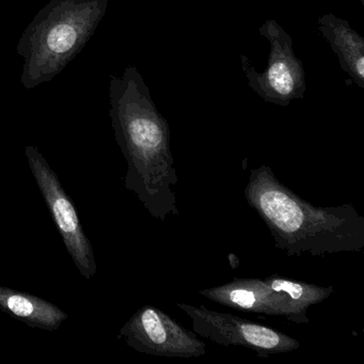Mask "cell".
Listing matches in <instances>:
<instances>
[{"label": "cell", "instance_id": "6da1fadb", "mask_svg": "<svg viewBox=\"0 0 364 364\" xmlns=\"http://www.w3.org/2000/svg\"><path fill=\"white\" fill-rule=\"evenodd\" d=\"M110 117L117 144L127 163L124 184L157 220L178 216V184L168 121L135 67L110 80Z\"/></svg>", "mask_w": 364, "mask_h": 364}, {"label": "cell", "instance_id": "7a4b0ae2", "mask_svg": "<svg viewBox=\"0 0 364 364\" xmlns=\"http://www.w3.org/2000/svg\"><path fill=\"white\" fill-rule=\"evenodd\" d=\"M244 195L269 230L276 248L287 257H323L364 248V217L353 204L313 205L282 184L269 166L251 170Z\"/></svg>", "mask_w": 364, "mask_h": 364}, {"label": "cell", "instance_id": "3957f363", "mask_svg": "<svg viewBox=\"0 0 364 364\" xmlns=\"http://www.w3.org/2000/svg\"><path fill=\"white\" fill-rule=\"evenodd\" d=\"M107 7L108 0H50L18 41L25 88L50 82L63 71L86 46Z\"/></svg>", "mask_w": 364, "mask_h": 364}, {"label": "cell", "instance_id": "277c9868", "mask_svg": "<svg viewBox=\"0 0 364 364\" xmlns=\"http://www.w3.org/2000/svg\"><path fill=\"white\" fill-rule=\"evenodd\" d=\"M198 293L228 308L284 317L295 323H309V309L328 299L334 293V287L274 274L264 279L234 278L231 282L208 287Z\"/></svg>", "mask_w": 364, "mask_h": 364}, {"label": "cell", "instance_id": "5b68a950", "mask_svg": "<svg viewBox=\"0 0 364 364\" xmlns=\"http://www.w3.org/2000/svg\"><path fill=\"white\" fill-rule=\"evenodd\" d=\"M259 33L270 46L265 71L257 72L248 57L242 55V69L249 87L266 103L287 107L293 100H302L306 93V72L296 57L291 36L274 20H267Z\"/></svg>", "mask_w": 364, "mask_h": 364}, {"label": "cell", "instance_id": "8992f818", "mask_svg": "<svg viewBox=\"0 0 364 364\" xmlns=\"http://www.w3.org/2000/svg\"><path fill=\"white\" fill-rule=\"evenodd\" d=\"M176 306L191 318L197 336L221 346L250 349L259 358L291 353L300 347L299 341L293 336L237 315L210 310L203 304L178 302Z\"/></svg>", "mask_w": 364, "mask_h": 364}, {"label": "cell", "instance_id": "52a82bcc", "mask_svg": "<svg viewBox=\"0 0 364 364\" xmlns=\"http://www.w3.org/2000/svg\"><path fill=\"white\" fill-rule=\"evenodd\" d=\"M25 153L33 178L70 257L84 278H92L97 270L95 252L88 236L82 229L75 206L63 189L56 172L38 148L28 146Z\"/></svg>", "mask_w": 364, "mask_h": 364}, {"label": "cell", "instance_id": "ba28073f", "mask_svg": "<svg viewBox=\"0 0 364 364\" xmlns=\"http://www.w3.org/2000/svg\"><path fill=\"white\" fill-rule=\"evenodd\" d=\"M118 336L138 353L156 357L188 359L206 353L205 343L195 332L152 304L134 313Z\"/></svg>", "mask_w": 364, "mask_h": 364}, {"label": "cell", "instance_id": "9c48e42d", "mask_svg": "<svg viewBox=\"0 0 364 364\" xmlns=\"http://www.w3.org/2000/svg\"><path fill=\"white\" fill-rule=\"evenodd\" d=\"M318 31L338 57L341 69L360 88H364V38L351 28L347 21L332 14L317 21Z\"/></svg>", "mask_w": 364, "mask_h": 364}, {"label": "cell", "instance_id": "30bf717a", "mask_svg": "<svg viewBox=\"0 0 364 364\" xmlns=\"http://www.w3.org/2000/svg\"><path fill=\"white\" fill-rule=\"evenodd\" d=\"M0 310L31 328L55 331L69 315L38 296L0 285Z\"/></svg>", "mask_w": 364, "mask_h": 364}, {"label": "cell", "instance_id": "8fae6325", "mask_svg": "<svg viewBox=\"0 0 364 364\" xmlns=\"http://www.w3.org/2000/svg\"><path fill=\"white\" fill-rule=\"evenodd\" d=\"M228 259H229L232 269H236L238 265H240V259H238V257H236L235 255H233V253H230V255H228Z\"/></svg>", "mask_w": 364, "mask_h": 364}, {"label": "cell", "instance_id": "7c38bea8", "mask_svg": "<svg viewBox=\"0 0 364 364\" xmlns=\"http://www.w3.org/2000/svg\"><path fill=\"white\" fill-rule=\"evenodd\" d=\"M359 1L362 4V6H364V0H359Z\"/></svg>", "mask_w": 364, "mask_h": 364}]
</instances>
